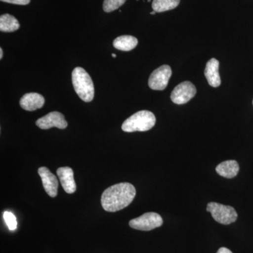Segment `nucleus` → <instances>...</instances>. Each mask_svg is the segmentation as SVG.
<instances>
[{
  "label": "nucleus",
  "mask_w": 253,
  "mask_h": 253,
  "mask_svg": "<svg viewBox=\"0 0 253 253\" xmlns=\"http://www.w3.org/2000/svg\"><path fill=\"white\" fill-rule=\"evenodd\" d=\"M136 196V189L127 182L119 183L105 190L101 196V206L107 212L121 211L132 202Z\"/></svg>",
  "instance_id": "f257e3e1"
},
{
  "label": "nucleus",
  "mask_w": 253,
  "mask_h": 253,
  "mask_svg": "<svg viewBox=\"0 0 253 253\" xmlns=\"http://www.w3.org/2000/svg\"><path fill=\"white\" fill-rule=\"evenodd\" d=\"M72 83L75 91L84 102H90L94 97L92 80L84 68L76 67L73 71Z\"/></svg>",
  "instance_id": "f03ea898"
},
{
  "label": "nucleus",
  "mask_w": 253,
  "mask_h": 253,
  "mask_svg": "<svg viewBox=\"0 0 253 253\" xmlns=\"http://www.w3.org/2000/svg\"><path fill=\"white\" fill-rule=\"evenodd\" d=\"M156 122V117L151 111H138L123 123L122 129L126 132L146 131L152 129Z\"/></svg>",
  "instance_id": "7ed1b4c3"
},
{
  "label": "nucleus",
  "mask_w": 253,
  "mask_h": 253,
  "mask_svg": "<svg viewBox=\"0 0 253 253\" xmlns=\"http://www.w3.org/2000/svg\"><path fill=\"white\" fill-rule=\"evenodd\" d=\"M206 209L211 213L213 219L219 224L227 225L235 222L237 219V212L231 206L211 202L208 204Z\"/></svg>",
  "instance_id": "20e7f679"
},
{
  "label": "nucleus",
  "mask_w": 253,
  "mask_h": 253,
  "mask_svg": "<svg viewBox=\"0 0 253 253\" xmlns=\"http://www.w3.org/2000/svg\"><path fill=\"white\" fill-rule=\"evenodd\" d=\"M162 217L156 212H146L140 217L129 221V225L132 229L140 231H151L162 226Z\"/></svg>",
  "instance_id": "39448f33"
},
{
  "label": "nucleus",
  "mask_w": 253,
  "mask_h": 253,
  "mask_svg": "<svg viewBox=\"0 0 253 253\" xmlns=\"http://www.w3.org/2000/svg\"><path fill=\"white\" fill-rule=\"evenodd\" d=\"M172 69L168 65H163L151 73L149 86L153 90H164L172 76Z\"/></svg>",
  "instance_id": "423d86ee"
},
{
  "label": "nucleus",
  "mask_w": 253,
  "mask_h": 253,
  "mask_svg": "<svg viewBox=\"0 0 253 253\" xmlns=\"http://www.w3.org/2000/svg\"><path fill=\"white\" fill-rule=\"evenodd\" d=\"M196 94V86L191 82L185 81L178 84L171 94V99L176 104L189 102Z\"/></svg>",
  "instance_id": "0eeeda50"
},
{
  "label": "nucleus",
  "mask_w": 253,
  "mask_h": 253,
  "mask_svg": "<svg viewBox=\"0 0 253 253\" xmlns=\"http://www.w3.org/2000/svg\"><path fill=\"white\" fill-rule=\"evenodd\" d=\"M36 126L42 129H49L54 126L63 129L67 127L68 123L63 114L54 111L38 119L36 121Z\"/></svg>",
  "instance_id": "6e6552de"
},
{
  "label": "nucleus",
  "mask_w": 253,
  "mask_h": 253,
  "mask_svg": "<svg viewBox=\"0 0 253 253\" xmlns=\"http://www.w3.org/2000/svg\"><path fill=\"white\" fill-rule=\"evenodd\" d=\"M38 174L41 176L46 194L49 195L50 197H56L57 196L59 187V181L56 176L50 172L49 169L46 167L40 168L38 169Z\"/></svg>",
  "instance_id": "1a4fd4ad"
},
{
  "label": "nucleus",
  "mask_w": 253,
  "mask_h": 253,
  "mask_svg": "<svg viewBox=\"0 0 253 253\" xmlns=\"http://www.w3.org/2000/svg\"><path fill=\"white\" fill-rule=\"evenodd\" d=\"M63 189L67 194H73L76 191V184L74 179V173L69 167L59 168L56 171Z\"/></svg>",
  "instance_id": "9d476101"
},
{
  "label": "nucleus",
  "mask_w": 253,
  "mask_h": 253,
  "mask_svg": "<svg viewBox=\"0 0 253 253\" xmlns=\"http://www.w3.org/2000/svg\"><path fill=\"white\" fill-rule=\"evenodd\" d=\"M44 98L38 93H28L20 99V106L27 111H34L41 109L44 104Z\"/></svg>",
  "instance_id": "9b49d317"
},
{
  "label": "nucleus",
  "mask_w": 253,
  "mask_h": 253,
  "mask_svg": "<svg viewBox=\"0 0 253 253\" xmlns=\"http://www.w3.org/2000/svg\"><path fill=\"white\" fill-rule=\"evenodd\" d=\"M219 61L211 59L208 61L205 69V76L210 85L217 87L221 84V78L219 73Z\"/></svg>",
  "instance_id": "f8f14e48"
},
{
  "label": "nucleus",
  "mask_w": 253,
  "mask_h": 253,
  "mask_svg": "<svg viewBox=\"0 0 253 253\" xmlns=\"http://www.w3.org/2000/svg\"><path fill=\"white\" fill-rule=\"evenodd\" d=\"M216 172L219 175L228 179L235 177L239 172V163L233 160L224 161L218 165Z\"/></svg>",
  "instance_id": "ddd939ff"
},
{
  "label": "nucleus",
  "mask_w": 253,
  "mask_h": 253,
  "mask_svg": "<svg viewBox=\"0 0 253 253\" xmlns=\"http://www.w3.org/2000/svg\"><path fill=\"white\" fill-rule=\"evenodd\" d=\"M138 40L131 36H122L116 38L113 41V46L121 51H129L137 46Z\"/></svg>",
  "instance_id": "4468645a"
},
{
  "label": "nucleus",
  "mask_w": 253,
  "mask_h": 253,
  "mask_svg": "<svg viewBox=\"0 0 253 253\" xmlns=\"http://www.w3.org/2000/svg\"><path fill=\"white\" fill-rule=\"evenodd\" d=\"M20 28V23L14 16L9 14L0 16V31L4 33H11Z\"/></svg>",
  "instance_id": "2eb2a0df"
},
{
  "label": "nucleus",
  "mask_w": 253,
  "mask_h": 253,
  "mask_svg": "<svg viewBox=\"0 0 253 253\" xmlns=\"http://www.w3.org/2000/svg\"><path fill=\"white\" fill-rule=\"evenodd\" d=\"M179 2L180 0H154L152 8L156 13L164 12L175 9Z\"/></svg>",
  "instance_id": "dca6fc26"
},
{
  "label": "nucleus",
  "mask_w": 253,
  "mask_h": 253,
  "mask_svg": "<svg viewBox=\"0 0 253 253\" xmlns=\"http://www.w3.org/2000/svg\"><path fill=\"white\" fill-rule=\"evenodd\" d=\"M126 1V0H104L103 9L105 12H112L123 6Z\"/></svg>",
  "instance_id": "f3484780"
},
{
  "label": "nucleus",
  "mask_w": 253,
  "mask_h": 253,
  "mask_svg": "<svg viewBox=\"0 0 253 253\" xmlns=\"http://www.w3.org/2000/svg\"><path fill=\"white\" fill-rule=\"evenodd\" d=\"M3 217H4L5 222H6L9 230L14 231L17 227V221H16V218L14 214L11 212L6 211L3 214Z\"/></svg>",
  "instance_id": "a211bd4d"
},
{
  "label": "nucleus",
  "mask_w": 253,
  "mask_h": 253,
  "mask_svg": "<svg viewBox=\"0 0 253 253\" xmlns=\"http://www.w3.org/2000/svg\"><path fill=\"white\" fill-rule=\"evenodd\" d=\"M4 2L18 5H27L31 2V0H1Z\"/></svg>",
  "instance_id": "6ab92c4d"
},
{
  "label": "nucleus",
  "mask_w": 253,
  "mask_h": 253,
  "mask_svg": "<svg viewBox=\"0 0 253 253\" xmlns=\"http://www.w3.org/2000/svg\"><path fill=\"white\" fill-rule=\"evenodd\" d=\"M217 253H233L231 252L230 250L226 249V248H221V249H219V251H217Z\"/></svg>",
  "instance_id": "aec40b11"
},
{
  "label": "nucleus",
  "mask_w": 253,
  "mask_h": 253,
  "mask_svg": "<svg viewBox=\"0 0 253 253\" xmlns=\"http://www.w3.org/2000/svg\"><path fill=\"white\" fill-rule=\"evenodd\" d=\"M3 57V50L0 48V59H2Z\"/></svg>",
  "instance_id": "412c9836"
},
{
  "label": "nucleus",
  "mask_w": 253,
  "mask_h": 253,
  "mask_svg": "<svg viewBox=\"0 0 253 253\" xmlns=\"http://www.w3.org/2000/svg\"><path fill=\"white\" fill-rule=\"evenodd\" d=\"M156 11H152V12H151V14H152V15H154V14H156Z\"/></svg>",
  "instance_id": "4be33fe9"
},
{
  "label": "nucleus",
  "mask_w": 253,
  "mask_h": 253,
  "mask_svg": "<svg viewBox=\"0 0 253 253\" xmlns=\"http://www.w3.org/2000/svg\"><path fill=\"white\" fill-rule=\"evenodd\" d=\"M112 56L113 58H116V55L115 54H112Z\"/></svg>",
  "instance_id": "5701e85b"
}]
</instances>
